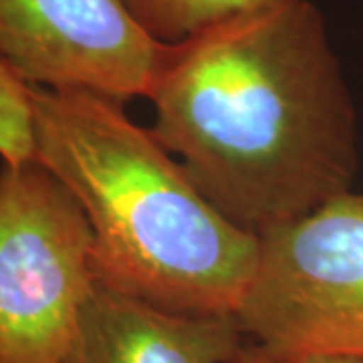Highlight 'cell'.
Instances as JSON below:
<instances>
[{"label":"cell","instance_id":"obj_1","mask_svg":"<svg viewBox=\"0 0 363 363\" xmlns=\"http://www.w3.org/2000/svg\"><path fill=\"white\" fill-rule=\"evenodd\" d=\"M145 99L157 140L250 233L353 190L357 113L311 0L236 14L164 45Z\"/></svg>","mask_w":363,"mask_h":363},{"label":"cell","instance_id":"obj_2","mask_svg":"<svg viewBox=\"0 0 363 363\" xmlns=\"http://www.w3.org/2000/svg\"><path fill=\"white\" fill-rule=\"evenodd\" d=\"M125 105L30 87L33 157L83 208L101 283L169 311L234 317L259 236L222 214Z\"/></svg>","mask_w":363,"mask_h":363},{"label":"cell","instance_id":"obj_3","mask_svg":"<svg viewBox=\"0 0 363 363\" xmlns=\"http://www.w3.org/2000/svg\"><path fill=\"white\" fill-rule=\"evenodd\" d=\"M89 220L39 160L0 166V363H63L97 283Z\"/></svg>","mask_w":363,"mask_h":363},{"label":"cell","instance_id":"obj_4","mask_svg":"<svg viewBox=\"0 0 363 363\" xmlns=\"http://www.w3.org/2000/svg\"><path fill=\"white\" fill-rule=\"evenodd\" d=\"M259 236L236 321L248 341L295 355L363 357V192Z\"/></svg>","mask_w":363,"mask_h":363},{"label":"cell","instance_id":"obj_5","mask_svg":"<svg viewBox=\"0 0 363 363\" xmlns=\"http://www.w3.org/2000/svg\"><path fill=\"white\" fill-rule=\"evenodd\" d=\"M164 45L121 0H0V59L30 87L145 97Z\"/></svg>","mask_w":363,"mask_h":363},{"label":"cell","instance_id":"obj_6","mask_svg":"<svg viewBox=\"0 0 363 363\" xmlns=\"http://www.w3.org/2000/svg\"><path fill=\"white\" fill-rule=\"evenodd\" d=\"M245 343L233 315L169 311L97 279L63 363H233Z\"/></svg>","mask_w":363,"mask_h":363},{"label":"cell","instance_id":"obj_7","mask_svg":"<svg viewBox=\"0 0 363 363\" xmlns=\"http://www.w3.org/2000/svg\"><path fill=\"white\" fill-rule=\"evenodd\" d=\"M133 23L160 45H176L236 14L286 0H121Z\"/></svg>","mask_w":363,"mask_h":363},{"label":"cell","instance_id":"obj_8","mask_svg":"<svg viewBox=\"0 0 363 363\" xmlns=\"http://www.w3.org/2000/svg\"><path fill=\"white\" fill-rule=\"evenodd\" d=\"M33 157L30 85L0 59V160L23 162Z\"/></svg>","mask_w":363,"mask_h":363},{"label":"cell","instance_id":"obj_9","mask_svg":"<svg viewBox=\"0 0 363 363\" xmlns=\"http://www.w3.org/2000/svg\"><path fill=\"white\" fill-rule=\"evenodd\" d=\"M233 363H363V357L353 355H295L283 353L259 345L255 341H248L242 350L236 353Z\"/></svg>","mask_w":363,"mask_h":363}]
</instances>
